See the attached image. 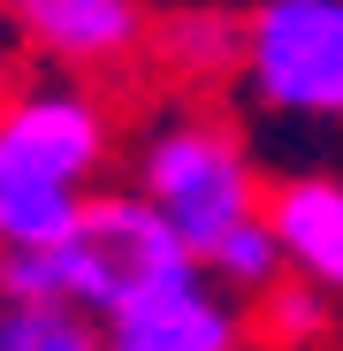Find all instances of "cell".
<instances>
[{"label":"cell","instance_id":"8","mask_svg":"<svg viewBox=\"0 0 343 351\" xmlns=\"http://www.w3.org/2000/svg\"><path fill=\"white\" fill-rule=\"evenodd\" d=\"M199 275L221 282L229 298H259V290H275L282 275H290V260H282L275 221H267V214H244V221H229L221 237L199 252Z\"/></svg>","mask_w":343,"mask_h":351},{"label":"cell","instance_id":"3","mask_svg":"<svg viewBox=\"0 0 343 351\" xmlns=\"http://www.w3.org/2000/svg\"><path fill=\"white\" fill-rule=\"evenodd\" d=\"M130 191L191 245V260L221 237L229 221L259 214V199H267L252 145L229 130L221 114H199V107L153 114V123L138 130V145H130Z\"/></svg>","mask_w":343,"mask_h":351},{"label":"cell","instance_id":"4","mask_svg":"<svg viewBox=\"0 0 343 351\" xmlns=\"http://www.w3.org/2000/svg\"><path fill=\"white\" fill-rule=\"evenodd\" d=\"M237 77L282 123H343V0H259L237 23Z\"/></svg>","mask_w":343,"mask_h":351},{"label":"cell","instance_id":"10","mask_svg":"<svg viewBox=\"0 0 343 351\" xmlns=\"http://www.w3.org/2000/svg\"><path fill=\"white\" fill-rule=\"evenodd\" d=\"M0 351H107L99 321L77 306H8L0 298Z\"/></svg>","mask_w":343,"mask_h":351},{"label":"cell","instance_id":"6","mask_svg":"<svg viewBox=\"0 0 343 351\" xmlns=\"http://www.w3.org/2000/svg\"><path fill=\"white\" fill-rule=\"evenodd\" d=\"M8 8V31L46 53L62 69H123L145 46V8L138 0H0Z\"/></svg>","mask_w":343,"mask_h":351},{"label":"cell","instance_id":"1","mask_svg":"<svg viewBox=\"0 0 343 351\" xmlns=\"http://www.w3.org/2000/svg\"><path fill=\"white\" fill-rule=\"evenodd\" d=\"M191 245L168 229L138 191H84L77 221L53 245H23L0 252V298L8 306H77L92 321H107L114 306L145 298V290L191 275Z\"/></svg>","mask_w":343,"mask_h":351},{"label":"cell","instance_id":"5","mask_svg":"<svg viewBox=\"0 0 343 351\" xmlns=\"http://www.w3.org/2000/svg\"><path fill=\"white\" fill-rule=\"evenodd\" d=\"M107 351H244L252 343V313L229 298L221 282H206L199 267L145 290V298L114 306L99 321Z\"/></svg>","mask_w":343,"mask_h":351},{"label":"cell","instance_id":"7","mask_svg":"<svg viewBox=\"0 0 343 351\" xmlns=\"http://www.w3.org/2000/svg\"><path fill=\"white\" fill-rule=\"evenodd\" d=\"M259 214L275 221L290 275H305L328 298H343V176L298 168V176H282V184H267Z\"/></svg>","mask_w":343,"mask_h":351},{"label":"cell","instance_id":"9","mask_svg":"<svg viewBox=\"0 0 343 351\" xmlns=\"http://www.w3.org/2000/svg\"><path fill=\"white\" fill-rule=\"evenodd\" d=\"M335 306H343V298H328L320 282L282 275L275 290H259V298H252V336H267L275 351H320L328 328H335Z\"/></svg>","mask_w":343,"mask_h":351},{"label":"cell","instance_id":"2","mask_svg":"<svg viewBox=\"0 0 343 351\" xmlns=\"http://www.w3.org/2000/svg\"><path fill=\"white\" fill-rule=\"evenodd\" d=\"M114 160V123L84 84H23L0 99V252L53 245Z\"/></svg>","mask_w":343,"mask_h":351}]
</instances>
